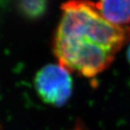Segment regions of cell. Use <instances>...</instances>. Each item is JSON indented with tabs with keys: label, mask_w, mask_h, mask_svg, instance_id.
Masks as SVG:
<instances>
[{
	"label": "cell",
	"mask_w": 130,
	"mask_h": 130,
	"mask_svg": "<svg viewBox=\"0 0 130 130\" xmlns=\"http://www.w3.org/2000/svg\"><path fill=\"white\" fill-rule=\"evenodd\" d=\"M96 8L102 17L114 26L130 23V0H99Z\"/></svg>",
	"instance_id": "obj_3"
},
{
	"label": "cell",
	"mask_w": 130,
	"mask_h": 130,
	"mask_svg": "<svg viewBox=\"0 0 130 130\" xmlns=\"http://www.w3.org/2000/svg\"><path fill=\"white\" fill-rule=\"evenodd\" d=\"M34 85L43 102L56 107L64 106L72 95L70 72L60 64L50 63L41 68L35 76Z\"/></svg>",
	"instance_id": "obj_2"
},
{
	"label": "cell",
	"mask_w": 130,
	"mask_h": 130,
	"mask_svg": "<svg viewBox=\"0 0 130 130\" xmlns=\"http://www.w3.org/2000/svg\"><path fill=\"white\" fill-rule=\"evenodd\" d=\"M50 0H16L19 13L29 20L42 18L48 10Z\"/></svg>",
	"instance_id": "obj_4"
},
{
	"label": "cell",
	"mask_w": 130,
	"mask_h": 130,
	"mask_svg": "<svg viewBox=\"0 0 130 130\" xmlns=\"http://www.w3.org/2000/svg\"><path fill=\"white\" fill-rule=\"evenodd\" d=\"M127 59H128L129 64H130V44H129L128 49H127Z\"/></svg>",
	"instance_id": "obj_5"
},
{
	"label": "cell",
	"mask_w": 130,
	"mask_h": 130,
	"mask_svg": "<svg viewBox=\"0 0 130 130\" xmlns=\"http://www.w3.org/2000/svg\"><path fill=\"white\" fill-rule=\"evenodd\" d=\"M60 9L53 53L69 72L94 78L111 65L130 40V27L109 23L90 0H69Z\"/></svg>",
	"instance_id": "obj_1"
},
{
	"label": "cell",
	"mask_w": 130,
	"mask_h": 130,
	"mask_svg": "<svg viewBox=\"0 0 130 130\" xmlns=\"http://www.w3.org/2000/svg\"><path fill=\"white\" fill-rule=\"evenodd\" d=\"M73 130H86L84 128H83V126L82 125V124H77V125L76 126V128H75Z\"/></svg>",
	"instance_id": "obj_6"
}]
</instances>
